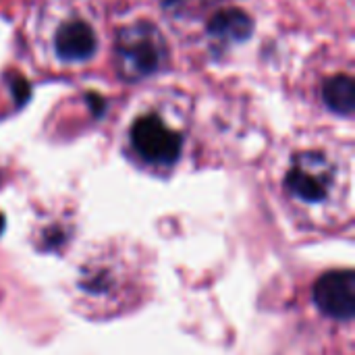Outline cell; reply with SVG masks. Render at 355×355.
<instances>
[{
	"mask_svg": "<svg viewBox=\"0 0 355 355\" xmlns=\"http://www.w3.org/2000/svg\"><path fill=\"white\" fill-rule=\"evenodd\" d=\"M116 69L125 81H141L158 73L168 60L166 40L148 21L127 25L116 35Z\"/></svg>",
	"mask_w": 355,
	"mask_h": 355,
	"instance_id": "6da1fadb",
	"label": "cell"
},
{
	"mask_svg": "<svg viewBox=\"0 0 355 355\" xmlns=\"http://www.w3.org/2000/svg\"><path fill=\"white\" fill-rule=\"evenodd\" d=\"M131 146L146 162L173 164L181 154L183 139L175 129L166 127L160 116L146 114L131 127Z\"/></svg>",
	"mask_w": 355,
	"mask_h": 355,
	"instance_id": "7a4b0ae2",
	"label": "cell"
},
{
	"mask_svg": "<svg viewBox=\"0 0 355 355\" xmlns=\"http://www.w3.org/2000/svg\"><path fill=\"white\" fill-rule=\"evenodd\" d=\"M331 181L333 171L327 158L316 152H306L293 160L285 177V187L304 202H322L331 189Z\"/></svg>",
	"mask_w": 355,
	"mask_h": 355,
	"instance_id": "3957f363",
	"label": "cell"
},
{
	"mask_svg": "<svg viewBox=\"0 0 355 355\" xmlns=\"http://www.w3.org/2000/svg\"><path fill=\"white\" fill-rule=\"evenodd\" d=\"M314 302L322 314L335 320H352L355 314V275L352 270H333L314 285Z\"/></svg>",
	"mask_w": 355,
	"mask_h": 355,
	"instance_id": "277c9868",
	"label": "cell"
},
{
	"mask_svg": "<svg viewBox=\"0 0 355 355\" xmlns=\"http://www.w3.org/2000/svg\"><path fill=\"white\" fill-rule=\"evenodd\" d=\"M98 40L94 29L83 21H69L54 35V50L64 62H83L94 56Z\"/></svg>",
	"mask_w": 355,
	"mask_h": 355,
	"instance_id": "5b68a950",
	"label": "cell"
},
{
	"mask_svg": "<svg viewBox=\"0 0 355 355\" xmlns=\"http://www.w3.org/2000/svg\"><path fill=\"white\" fill-rule=\"evenodd\" d=\"M252 31H254V21L241 8H225L216 12L208 23V35L220 46L245 42L252 35Z\"/></svg>",
	"mask_w": 355,
	"mask_h": 355,
	"instance_id": "8992f818",
	"label": "cell"
},
{
	"mask_svg": "<svg viewBox=\"0 0 355 355\" xmlns=\"http://www.w3.org/2000/svg\"><path fill=\"white\" fill-rule=\"evenodd\" d=\"M322 100L324 104L343 116H349L355 108L354 79L349 75H335L322 85Z\"/></svg>",
	"mask_w": 355,
	"mask_h": 355,
	"instance_id": "52a82bcc",
	"label": "cell"
}]
</instances>
